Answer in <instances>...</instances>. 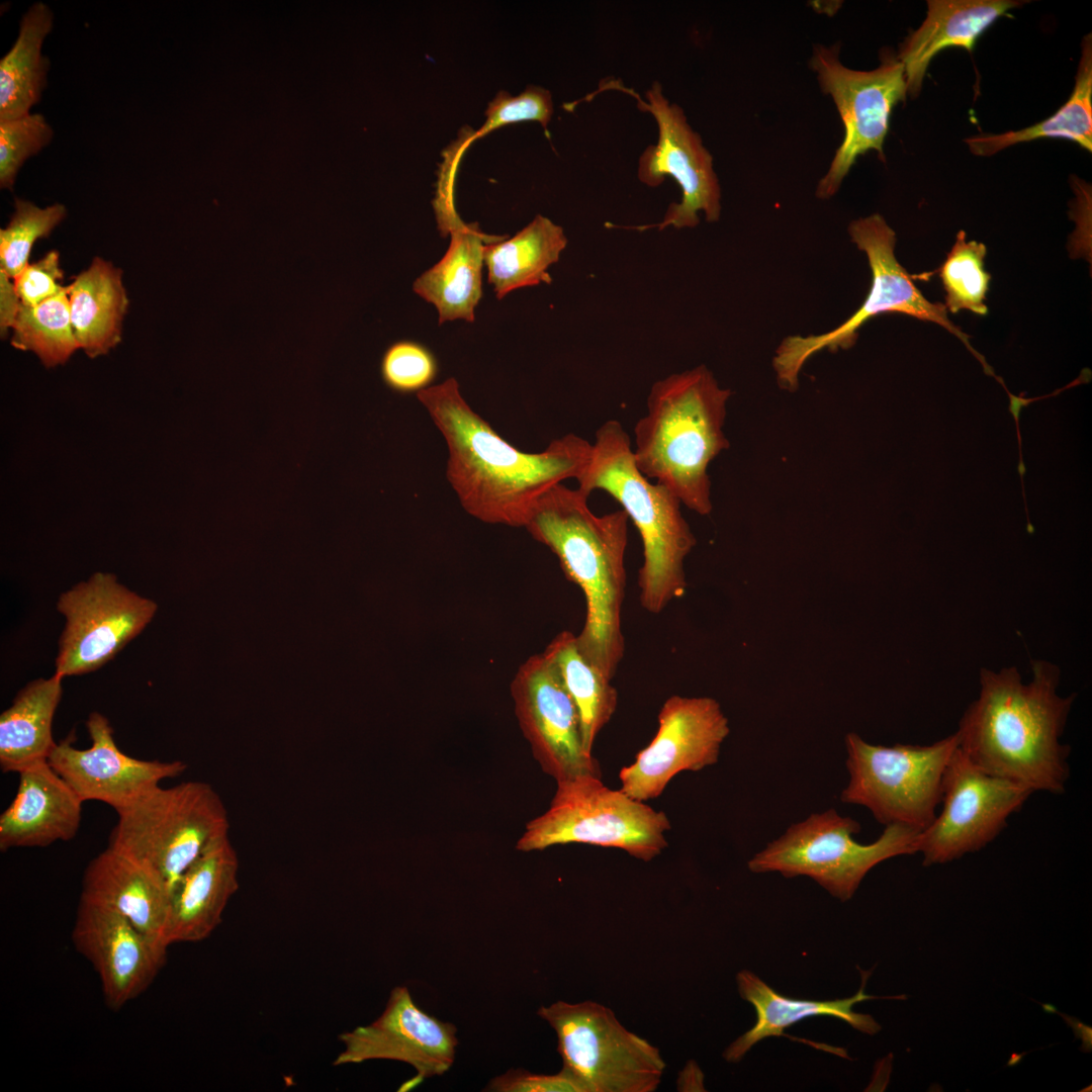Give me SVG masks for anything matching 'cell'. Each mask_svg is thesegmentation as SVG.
<instances>
[{"instance_id": "obj_1", "label": "cell", "mask_w": 1092, "mask_h": 1092, "mask_svg": "<svg viewBox=\"0 0 1092 1092\" xmlns=\"http://www.w3.org/2000/svg\"><path fill=\"white\" fill-rule=\"evenodd\" d=\"M448 448L446 477L462 508L487 524L525 527L552 486L577 478L592 444L567 434L538 453L507 442L463 398L453 377L417 393Z\"/></svg>"}, {"instance_id": "obj_2", "label": "cell", "mask_w": 1092, "mask_h": 1092, "mask_svg": "<svg viewBox=\"0 0 1092 1092\" xmlns=\"http://www.w3.org/2000/svg\"><path fill=\"white\" fill-rule=\"evenodd\" d=\"M1031 669L1028 682L1016 666L981 669L979 696L956 731L959 748L986 774L1060 795L1071 750L1060 739L1076 696L1059 694L1056 664L1034 660Z\"/></svg>"}, {"instance_id": "obj_3", "label": "cell", "mask_w": 1092, "mask_h": 1092, "mask_svg": "<svg viewBox=\"0 0 1092 1092\" xmlns=\"http://www.w3.org/2000/svg\"><path fill=\"white\" fill-rule=\"evenodd\" d=\"M588 495L558 483L536 503L525 526L558 558L582 590L585 619L576 641L583 657L611 680L625 654L621 626L625 599L628 515H595Z\"/></svg>"}, {"instance_id": "obj_4", "label": "cell", "mask_w": 1092, "mask_h": 1092, "mask_svg": "<svg viewBox=\"0 0 1092 1092\" xmlns=\"http://www.w3.org/2000/svg\"><path fill=\"white\" fill-rule=\"evenodd\" d=\"M730 395L706 365L673 373L653 383L634 427L638 470L702 516L713 509L709 464L729 447L723 426Z\"/></svg>"}, {"instance_id": "obj_5", "label": "cell", "mask_w": 1092, "mask_h": 1092, "mask_svg": "<svg viewBox=\"0 0 1092 1092\" xmlns=\"http://www.w3.org/2000/svg\"><path fill=\"white\" fill-rule=\"evenodd\" d=\"M576 481L588 496L597 489L609 493L633 522L643 546L639 601L647 612L661 613L686 592L685 559L697 543L679 499L638 470L630 437L617 420L597 430L589 461Z\"/></svg>"}, {"instance_id": "obj_6", "label": "cell", "mask_w": 1092, "mask_h": 1092, "mask_svg": "<svg viewBox=\"0 0 1092 1092\" xmlns=\"http://www.w3.org/2000/svg\"><path fill=\"white\" fill-rule=\"evenodd\" d=\"M116 814L108 846L142 866L169 894L198 857L229 836L225 806L204 782L158 786Z\"/></svg>"}, {"instance_id": "obj_7", "label": "cell", "mask_w": 1092, "mask_h": 1092, "mask_svg": "<svg viewBox=\"0 0 1092 1092\" xmlns=\"http://www.w3.org/2000/svg\"><path fill=\"white\" fill-rule=\"evenodd\" d=\"M557 783L549 808L532 819L517 841L530 852L569 843L618 848L650 861L667 846L666 814L624 792L606 787L600 777L580 776Z\"/></svg>"}, {"instance_id": "obj_8", "label": "cell", "mask_w": 1092, "mask_h": 1092, "mask_svg": "<svg viewBox=\"0 0 1092 1092\" xmlns=\"http://www.w3.org/2000/svg\"><path fill=\"white\" fill-rule=\"evenodd\" d=\"M848 234L856 247L866 253L872 271V286L860 307L837 328L812 336H791L783 340L774 358V368L781 386L795 389L804 363L815 353L828 349H847L854 345L858 329L882 313H904L943 327L960 339L981 363L983 371L998 382L993 368L969 342V336L947 317L942 303L927 300L895 256L896 235L884 217L875 213L849 223Z\"/></svg>"}, {"instance_id": "obj_9", "label": "cell", "mask_w": 1092, "mask_h": 1092, "mask_svg": "<svg viewBox=\"0 0 1092 1092\" xmlns=\"http://www.w3.org/2000/svg\"><path fill=\"white\" fill-rule=\"evenodd\" d=\"M859 830L858 822L833 809L812 814L757 852L748 861V869L753 873L779 872L786 878L809 877L845 902L875 866L917 852L920 831L916 829L887 825L870 844L854 840Z\"/></svg>"}, {"instance_id": "obj_10", "label": "cell", "mask_w": 1092, "mask_h": 1092, "mask_svg": "<svg viewBox=\"0 0 1092 1092\" xmlns=\"http://www.w3.org/2000/svg\"><path fill=\"white\" fill-rule=\"evenodd\" d=\"M849 782L841 801L868 808L884 825L926 829L941 802L948 761L959 746L954 733L930 745H874L855 733L845 737Z\"/></svg>"}, {"instance_id": "obj_11", "label": "cell", "mask_w": 1092, "mask_h": 1092, "mask_svg": "<svg viewBox=\"0 0 1092 1092\" xmlns=\"http://www.w3.org/2000/svg\"><path fill=\"white\" fill-rule=\"evenodd\" d=\"M537 1014L557 1036L563 1068L590 1092H654L665 1062L659 1050L628 1030L608 1007L590 1000L557 1001Z\"/></svg>"}, {"instance_id": "obj_12", "label": "cell", "mask_w": 1092, "mask_h": 1092, "mask_svg": "<svg viewBox=\"0 0 1092 1092\" xmlns=\"http://www.w3.org/2000/svg\"><path fill=\"white\" fill-rule=\"evenodd\" d=\"M839 49V44H817L810 60L820 88L831 96L844 129L830 167L818 182L816 196L820 199L837 193L860 155L876 151L884 160L891 113L907 96L904 67L896 56L884 54L877 69L858 71L840 62Z\"/></svg>"}, {"instance_id": "obj_13", "label": "cell", "mask_w": 1092, "mask_h": 1092, "mask_svg": "<svg viewBox=\"0 0 1092 1092\" xmlns=\"http://www.w3.org/2000/svg\"><path fill=\"white\" fill-rule=\"evenodd\" d=\"M608 83L633 96L639 109L650 113L657 124L656 144L648 146L638 159L639 181L657 187L666 177H671L681 191L680 201L669 204L660 222L638 229L695 228L700 222V212L707 221H718L722 209L721 187L713 156L691 126L684 109L665 96L657 81L645 92L644 99L615 81Z\"/></svg>"}, {"instance_id": "obj_14", "label": "cell", "mask_w": 1092, "mask_h": 1092, "mask_svg": "<svg viewBox=\"0 0 1092 1092\" xmlns=\"http://www.w3.org/2000/svg\"><path fill=\"white\" fill-rule=\"evenodd\" d=\"M1032 794L1022 785L986 774L958 746L943 776L942 809L918 834L923 864L945 863L982 849Z\"/></svg>"}, {"instance_id": "obj_15", "label": "cell", "mask_w": 1092, "mask_h": 1092, "mask_svg": "<svg viewBox=\"0 0 1092 1092\" xmlns=\"http://www.w3.org/2000/svg\"><path fill=\"white\" fill-rule=\"evenodd\" d=\"M157 604L97 572L63 593L58 610L66 618L56 659L61 677L88 673L112 659L152 621Z\"/></svg>"}, {"instance_id": "obj_16", "label": "cell", "mask_w": 1092, "mask_h": 1092, "mask_svg": "<svg viewBox=\"0 0 1092 1092\" xmlns=\"http://www.w3.org/2000/svg\"><path fill=\"white\" fill-rule=\"evenodd\" d=\"M729 732L715 699L670 696L658 713L653 739L620 770V790L640 802L659 797L677 774L715 764Z\"/></svg>"}, {"instance_id": "obj_17", "label": "cell", "mask_w": 1092, "mask_h": 1092, "mask_svg": "<svg viewBox=\"0 0 1092 1092\" xmlns=\"http://www.w3.org/2000/svg\"><path fill=\"white\" fill-rule=\"evenodd\" d=\"M511 693L520 728L544 772L556 782L601 778L599 761L584 748L576 706L544 652L519 666Z\"/></svg>"}, {"instance_id": "obj_18", "label": "cell", "mask_w": 1092, "mask_h": 1092, "mask_svg": "<svg viewBox=\"0 0 1092 1092\" xmlns=\"http://www.w3.org/2000/svg\"><path fill=\"white\" fill-rule=\"evenodd\" d=\"M456 1027L421 1010L406 987H395L382 1014L372 1023L343 1032L344 1050L335 1066L370 1060H393L413 1066V1088L425 1078L442 1075L452 1066L458 1039Z\"/></svg>"}, {"instance_id": "obj_19", "label": "cell", "mask_w": 1092, "mask_h": 1092, "mask_svg": "<svg viewBox=\"0 0 1092 1092\" xmlns=\"http://www.w3.org/2000/svg\"><path fill=\"white\" fill-rule=\"evenodd\" d=\"M86 727L90 747L76 748L69 736L57 743L48 760L84 802L99 801L116 812L187 768L181 760H143L125 754L113 739L108 719L98 712L89 715Z\"/></svg>"}, {"instance_id": "obj_20", "label": "cell", "mask_w": 1092, "mask_h": 1092, "mask_svg": "<svg viewBox=\"0 0 1092 1092\" xmlns=\"http://www.w3.org/2000/svg\"><path fill=\"white\" fill-rule=\"evenodd\" d=\"M72 939L97 972L105 1003L113 1010L141 995L167 959L168 946L153 940L111 909L83 899Z\"/></svg>"}, {"instance_id": "obj_21", "label": "cell", "mask_w": 1092, "mask_h": 1092, "mask_svg": "<svg viewBox=\"0 0 1092 1092\" xmlns=\"http://www.w3.org/2000/svg\"><path fill=\"white\" fill-rule=\"evenodd\" d=\"M18 775L15 797L0 815V850L44 847L74 838L84 801L49 761Z\"/></svg>"}, {"instance_id": "obj_22", "label": "cell", "mask_w": 1092, "mask_h": 1092, "mask_svg": "<svg viewBox=\"0 0 1092 1092\" xmlns=\"http://www.w3.org/2000/svg\"><path fill=\"white\" fill-rule=\"evenodd\" d=\"M238 873L239 858L229 836L198 857L170 892L165 944L208 937L239 888Z\"/></svg>"}, {"instance_id": "obj_23", "label": "cell", "mask_w": 1092, "mask_h": 1092, "mask_svg": "<svg viewBox=\"0 0 1092 1092\" xmlns=\"http://www.w3.org/2000/svg\"><path fill=\"white\" fill-rule=\"evenodd\" d=\"M860 973L862 974L861 986L856 994L847 998L818 1001L786 997L752 972L740 971L736 975L738 993L755 1009L756 1021L749 1030L725 1049L723 1058L728 1063L736 1064L758 1041L769 1036H787L784 1033L786 1028L813 1016L835 1017L868 1034L879 1032L881 1026L871 1015L853 1010V1006L858 1002L881 998L864 993L866 982L871 972L860 971Z\"/></svg>"}, {"instance_id": "obj_24", "label": "cell", "mask_w": 1092, "mask_h": 1092, "mask_svg": "<svg viewBox=\"0 0 1092 1092\" xmlns=\"http://www.w3.org/2000/svg\"><path fill=\"white\" fill-rule=\"evenodd\" d=\"M1014 0H928L921 25L896 56L904 67L907 95L916 97L929 64L947 48L973 52L978 38L1001 16L1022 4Z\"/></svg>"}, {"instance_id": "obj_25", "label": "cell", "mask_w": 1092, "mask_h": 1092, "mask_svg": "<svg viewBox=\"0 0 1092 1092\" xmlns=\"http://www.w3.org/2000/svg\"><path fill=\"white\" fill-rule=\"evenodd\" d=\"M81 899L111 909L166 945L163 936L169 891L125 854L108 846L95 856L85 870Z\"/></svg>"}, {"instance_id": "obj_26", "label": "cell", "mask_w": 1092, "mask_h": 1092, "mask_svg": "<svg viewBox=\"0 0 1092 1092\" xmlns=\"http://www.w3.org/2000/svg\"><path fill=\"white\" fill-rule=\"evenodd\" d=\"M451 241L443 258L413 284L414 291L435 305L439 324L458 318L474 321V308L482 296L483 249L507 236L483 234L477 223L461 221L450 231Z\"/></svg>"}, {"instance_id": "obj_27", "label": "cell", "mask_w": 1092, "mask_h": 1092, "mask_svg": "<svg viewBox=\"0 0 1092 1092\" xmlns=\"http://www.w3.org/2000/svg\"><path fill=\"white\" fill-rule=\"evenodd\" d=\"M71 324L79 349L90 358L107 354L121 341L129 304L122 271L95 257L66 286Z\"/></svg>"}, {"instance_id": "obj_28", "label": "cell", "mask_w": 1092, "mask_h": 1092, "mask_svg": "<svg viewBox=\"0 0 1092 1092\" xmlns=\"http://www.w3.org/2000/svg\"><path fill=\"white\" fill-rule=\"evenodd\" d=\"M58 674L30 681L0 716V766L4 772H19L49 760L57 742L53 720L62 699Z\"/></svg>"}, {"instance_id": "obj_29", "label": "cell", "mask_w": 1092, "mask_h": 1092, "mask_svg": "<svg viewBox=\"0 0 1092 1092\" xmlns=\"http://www.w3.org/2000/svg\"><path fill=\"white\" fill-rule=\"evenodd\" d=\"M566 245L563 229L541 214L514 237L486 244L483 263L496 297L502 299L522 287L551 283L548 269L558 262Z\"/></svg>"}, {"instance_id": "obj_30", "label": "cell", "mask_w": 1092, "mask_h": 1092, "mask_svg": "<svg viewBox=\"0 0 1092 1092\" xmlns=\"http://www.w3.org/2000/svg\"><path fill=\"white\" fill-rule=\"evenodd\" d=\"M54 27V12L35 2L22 15L18 34L0 60V121L31 113L47 86L50 61L43 42Z\"/></svg>"}, {"instance_id": "obj_31", "label": "cell", "mask_w": 1092, "mask_h": 1092, "mask_svg": "<svg viewBox=\"0 0 1092 1092\" xmlns=\"http://www.w3.org/2000/svg\"><path fill=\"white\" fill-rule=\"evenodd\" d=\"M1041 138L1067 139L1084 150L1092 151V38L1082 41L1081 57L1074 89L1057 112L1031 126L998 134L981 133L965 142L977 156L989 157L1020 144Z\"/></svg>"}, {"instance_id": "obj_32", "label": "cell", "mask_w": 1092, "mask_h": 1092, "mask_svg": "<svg viewBox=\"0 0 1092 1092\" xmlns=\"http://www.w3.org/2000/svg\"><path fill=\"white\" fill-rule=\"evenodd\" d=\"M543 652L555 664L576 706L584 748L593 753L597 736L616 712L617 690L610 678L583 657L572 632L557 634Z\"/></svg>"}, {"instance_id": "obj_33", "label": "cell", "mask_w": 1092, "mask_h": 1092, "mask_svg": "<svg viewBox=\"0 0 1092 1092\" xmlns=\"http://www.w3.org/2000/svg\"><path fill=\"white\" fill-rule=\"evenodd\" d=\"M11 331V345L33 352L47 368L65 364L79 349L66 287L37 305L21 304Z\"/></svg>"}, {"instance_id": "obj_34", "label": "cell", "mask_w": 1092, "mask_h": 1092, "mask_svg": "<svg viewBox=\"0 0 1092 1092\" xmlns=\"http://www.w3.org/2000/svg\"><path fill=\"white\" fill-rule=\"evenodd\" d=\"M986 247L976 241H966V234L960 231L951 250L938 270L946 292L945 307L956 313L968 309L978 315H985V304L991 275L984 268Z\"/></svg>"}, {"instance_id": "obj_35", "label": "cell", "mask_w": 1092, "mask_h": 1092, "mask_svg": "<svg viewBox=\"0 0 1092 1092\" xmlns=\"http://www.w3.org/2000/svg\"><path fill=\"white\" fill-rule=\"evenodd\" d=\"M7 225L0 230V267L14 279L29 263L31 249L39 239L49 238L66 218L62 203L40 207L21 198L14 199Z\"/></svg>"}, {"instance_id": "obj_36", "label": "cell", "mask_w": 1092, "mask_h": 1092, "mask_svg": "<svg viewBox=\"0 0 1092 1092\" xmlns=\"http://www.w3.org/2000/svg\"><path fill=\"white\" fill-rule=\"evenodd\" d=\"M54 129L41 113L0 121V187L13 190L23 164L53 140Z\"/></svg>"}, {"instance_id": "obj_37", "label": "cell", "mask_w": 1092, "mask_h": 1092, "mask_svg": "<svg viewBox=\"0 0 1092 1092\" xmlns=\"http://www.w3.org/2000/svg\"><path fill=\"white\" fill-rule=\"evenodd\" d=\"M385 385L397 393L420 392L431 386L438 374V362L424 345L397 341L387 347L380 362Z\"/></svg>"}, {"instance_id": "obj_38", "label": "cell", "mask_w": 1092, "mask_h": 1092, "mask_svg": "<svg viewBox=\"0 0 1092 1092\" xmlns=\"http://www.w3.org/2000/svg\"><path fill=\"white\" fill-rule=\"evenodd\" d=\"M553 114V101L551 93L540 86L528 85L517 96L500 91L488 104L485 111L486 120L483 125L472 134V139L489 133L500 126L532 120L542 124L547 131L548 123Z\"/></svg>"}, {"instance_id": "obj_39", "label": "cell", "mask_w": 1092, "mask_h": 1092, "mask_svg": "<svg viewBox=\"0 0 1092 1092\" xmlns=\"http://www.w3.org/2000/svg\"><path fill=\"white\" fill-rule=\"evenodd\" d=\"M63 278L60 254L52 250L29 263L13 280L21 304L33 306L63 291Z\"/></svg>"}, {"instance_id": "obj_40", "label": "cell", "mask_w": 1092, "mask_h": 1092, "mask_svg": "<svg viewBox=\"0 0 1092 1092\" xmlns=\"http://www.w3.org/2000/svg\"><path fill=\"white\" fill-rule=\"evenodd\" d=\"M485 1091L493 1092H590L577 1076L563 1068L557 1074H535L526 1070H509L493 1078Z\"/></svg>"}, {"instance_id": "obj_41", "label": "cell", "mask_w": 1092, "mask_h": 1092, "mask_svg": "<svg viewBox=\"0 0 1092 1092\" xmlns=\"http://www.w3.org/2000/svg\"><path fill=\"white\" fill-rule=\"evenodd\" d=\"M20 306L21 301L15 289L14 280L0 270V332L2 338L7 337Z\"/></svg>"}, {"instance_id": "obj_42", "label": "cell", "mask_w": 1092, "mask_h": 1092, "mask_svg": "<svg viewBox=\"0 0 1092 1092\" xmlns=\"http://www.w3.org/2000/svg\"><path fill=\"white\" fill-rule=\"evenodd\" d=\"M702 1073L694 1062H689L678 1073L676 1086L678 1091H695L702 1088Z\"/></svg>"}]
</instances>
